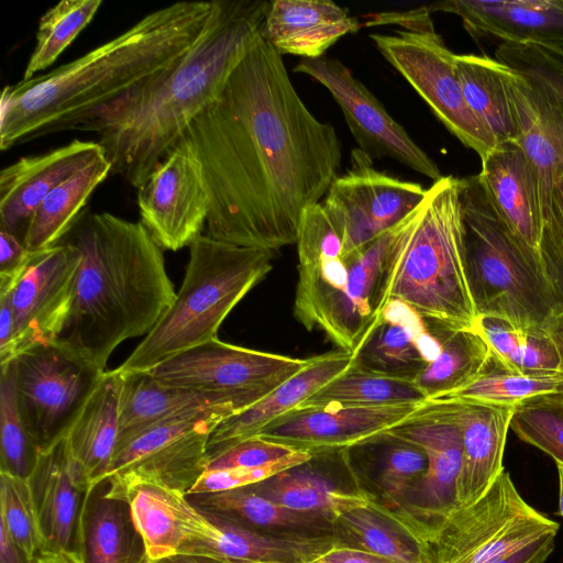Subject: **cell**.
Segmentation results:
<instances>
[{
    "label": "cell",
    "mask_w": 563,
    "mask_h": 563,
    "mask_svg": "<svg viewBox=\"0 0 563 563\" xmlns=\"http://www.w3.org/2000/svg\"><path fill=\"white\" fill-rule=\"evenodd\" d=\"M398 24L394 34H371L379 53L407 80L441 123L481 159L497 145L468 108L459 81L454 53L435 32L424 5L405 12L371 14L364 24Z\"/></svg>",
    "instance_id": "cell-9"
},
{
    "label": "cell",
    "mask_w": 563,
    "mask_h": 563,
    "mask_svg": "<svg viewBox=\"0 0 563 563\" xmlns=\"http://www.w3.org/2000/svg\"><path fill=\"white\" fill-rule=\"evenodd\" d=\"M307 362L308 358L252 350L217 338L148 372L167 385L224 395L241 411L298 373Z\"/></svg>",
    "instance_id": "cell-13"
},
{
    "label": "cell",
    "mask_w": 563,
    "mask_h": 563,
    "mask_svg": "<svg viewBox=\"0 0 563 563\" xmlns=\"http://www.w3.org/2000/svg\"><path fill=\"white\" fill-rule=\"evenodd\" d=\"M353 353L335 350L308 358L298 373L254 405L223 419L210 433L208 460L258 433L272 421L305 402L320 388L347 369Z\"/></svg>",
    "instance_id": "cell-27"
},
{
    "label": "cell",
    "mask_w": 563,
    "mask_h": 563,
    "mask_svg": "<svg viewBox=\"0 0 563 563\" xmlns=\"http://www.w3.org/2000/svg\"><path fill=\"white\" fill-rule=\"evenodd\" d=\"M16 404L40 451L64 438L104 371L57 341L11 361Z\"/></svg>",
    "instance_id": "cell-12"
},
{
    "label": "cell",
    "mask_w": 563,
    "mask_h": 563,
    "mask_svg": "<svg viewBox=\"0 0 563 563\" xmlns=\"http://www.w3.org/2000/svg\"><path fill=\"white\" fill-rule=\"evenodd\" d=\"M559 476V515L563 518V464L555 463Z\"/></svg>",
    "instance_id": "cell-61"
},
{
    "label": "cell",
    "mask_w": 563,
    "mask_h": 563,
    "mask_svg": "<svg viewBox=\"0 0 563 563\" xmlns=\"http://www.w3.org/2000/svg\"><path fill=\"white\" fill-rule=\"evenodd\" d=\"M150 561L179 555L192 539L206 537L211 522L187 495L156 485H141L128 497Z\"/></svg>",
    "instance_id": "cell-32"
},
{
    "label": "cell",
    "mask_w": 563,
    "mask_h": 563,
    "mask_svg": "<svg viewBox=\"0 0 563 563\" xmlns=\"http://www.w3.org/2000/svg\"><path fill=\"white\" fill-rule=\"evenodd\" d=\"M481 162L476 178L488 203L550 294L539 255L543 227L539 184L530 161L516 142H506L498 144Z\"/></svg>",
    "instance_id": "cell-19"
},
{
    "label": "cell",
    "mask_w": 563,
    "mask_h": 563,
    "mask_svg": "<svg viewBox=\"0 0 563 563\" xmlns=\"http://www.w3.org/2000/svg\"><path fill=\"white\" fill-rule=\"evenodd\" d=\"M150 563H224L219 560L211 558L199 556V555H175L157 561H150Z\"/></svg>",
    "instance_id": "cell-59"
},
{
    "label": "cell",
    "mask_w": 563,
    "mask_h": 563,
    "mask_svg": "<svg viewBox=\"0 0 563 563\" xmlns=\"http://www.w3.org/2000/svg\"><path fill=\"white\" fill-rule=\"evenodd\" d=\"M493 362L490 347L477 330L441 328L440 353L415 383L428 400L438 399L477 377Z\"/></svg>",
    "instance_id": "cell-39"
},
{
    "label": "cell",
    "mask_w": 563,
    "mask_h": 563,
    "mask_svg": "<svg viewBox=\"0 0 563 563\" xmlns=\"http://www.w3.org/2000/svg\"><path fill=\"white\" fill-rule=\"evenodd\" d=\"M307 451H298L296 454L277 463L257 468H227L207 470L191 487L187 495L217 493L252 485L269 478L287 468L299 465L311 457Z\"/></svg>",
    "instance_id": "cell-52"
},
{
    "label": "cell",
    "mask_w": 563,
    "mask_h": 563,
    "mask_svg": "<svg viewBox=\"0 0 563 563\" xmlns=\"http://www.w3.org/2000/svg\"><path fill=\"white\" fill-rule=\"evenodd\" d=\"M555 536H544L492 563H545L554 550Z\"/></svg>",
    "instance_id": "cell-55"
},
{
    "label": "cell",
    "mask_w": 563,
    "mask_h": 563,
    "mask_svg": "<svg viewBox=\"0 0 563 563\" xmlns=\"http://www.w3.org/2000/svg\"><path fill=\"white\" fill-rule=\"evenodd\" d=\"M440 401L448 404L462 433L457 510L476 503L503 473L506 439L516 406Z\"/></svg>",
    "instance_id": "cell-26"
},
{
    "label": "cell",
    "mask_w": 563,
    "mask_h": 563,
    "mask_svg": "<svg viewBox=\"0 0 563 563\" xmlns=\"http://www.w3.org/2000/svg\"><path fill=\"white\" fill-rule=\"evenodd\" d=\"M0 563H30L0 521Z\"/></svg>",
    "instance_id": "cell-57"
},
{
    "label": "cell",
    "mask_w": 563,
    "mask_h": 563,
    "mask_svg": "<svg viewBox=\"0 0 563 563\" xmlns=\"http://www.w3.org/2000/svg\"><path fill=\"white\" fill-rule=\"evenodd\" d=\"M0 521L29 562L48 551L27 479L0 472Z\"/></svg>",
    "instance_id": "cell-48"
},
{
    "label": "cell",
    "mask_w": 563,
    "mask_h": 563,
    "mask_svg": "<svg viewBox=\"0 0 563 563\" xmlns=\"http://www.w3.org/2000/svg\"><path fill=\"white\" fill-rule=\"evenodd\" d=\"M351 169L364 195L369 217L378 234L404 221L423 200L427 189L373 167L372 157L361 150L351 152Z\"/></svg>",
    "instance_id": "cell-40"
},
{
    "label": "cell",
    "mask_w": 563,
    "mask_h": 563,
    "mask_svg": "<svg viewBox=\"0 0 563 563\" xmlns=\"http://www.w3.org/2000/svg\"><path fill=\"white\" fill-rule=\"evenodd\" d=\"M312 563H400L366 551L333 547Z\"/></svg>",
    "instance_id": "cell-56"
},
{
    "label": "cell",
    "mask_w": 563,
    "mask_h": 563,
    "mask_svg": "<svg viewBox=\"0 0 563 563\" xmlns=\"http://www.w3.org/2000/svg\"><path fill=\"white\" fill-rule=\"evenodd\" d=\"M122 375L120 427L115 448L151 426L184 412L219 406H232L239 412L233 400L221 394L167 385L150 372Z\"/></svg>",
    "instance_id": "cell-34"
},
{
    "label": "cell",
    "mask_w": 563,
    "mask_h": 563,
    "mask_svg": "<svg viewBox=\"0 0 563 563\" xmlns=\"http://www.w3.org/2000/svg\"><path fill=\"white\" fill-rule=\"evenodd\" d=\"M351 468L371 503L396 516L428 470L424 450L390 431L346 449Z\"/></svg>",
    "instance_id": "cell-25"
},
{
    "label": "cell",
    "mask_w": 563,
    "mask_h": 563,
    "mask_svg": "<svg viewBox=\"0 0 563 563\" xmlns=\"http://www.w3.org/2000/svg\"><path fill=\"white\" fill-rule=\"evenodd\" d=\"M200 510L212 512L252 529L278 536L332 537L334 519L300 512L257 494L251 485L217 493L187 495Z\"/></svg>",
    "instance_id": "cell-35"
},
{
    "label": "cell",
    "mask_w": 563,
    "mask_h": 563,
    "mask_svg": "<svg viewBox=\"0 0 563 563\" xmlns=\"http://www.w3.org/2000/svg\"><path fill=\"white\" fill-rule=\"evenodd\" d=\"M332 539L334 547L366 551L400 563H434L427 542L371 501L339 515Z\"/></svg>",
    "instance_id": "cell-36"
},
{
    "label": "cell",
    "mask_w": 563,
    "mask_h": 563,
    "mask_svg": "<svg viewBox=\"0 0 563 563\" xmlns=\"http://www.w3.org/2000/svg\"><path fill=\"white\" fill-rule=\"evenodd\" d=\"M98 142L73 140L49 152L21 157L0 172V230L23 241L27 221L59 184L103 154Z\"/></svg>",
    "instance_id": "cell-24"
},
{
    "label": "cell",
    "mask_w": 563,
    "mask_h": 563,
    "mask_svg": "<svg viewBox=\"0 0 563 563\" xmlns=\"http://www.w3.org/2000/svg\"><path fill=\"white\" fill-rule=\"evenodd\" d=\"M275 253L201 234L189 246L186 273L174 301L118 369L122 374L148 372L217 339L231 310L272 271Z\"/></svg>",
    "instance_id": "cell-7"
},
{
    "label": "cell",
    "mask_w": 563,
    "mask_h": 563,
    "mask_svg": "<svg viewBox=\"0 0 563 563\" xmlns=\"http://www.w3.org/2000/svg\"><path fill=\"white\" fill-rule=\"evenodd\" d=\"M503 82L516 143L523 150L538 179L544 222L555 181L563 176V104L507 65Z\"/></svg>",
    "instance_id": "cell-20"
},
{
    "label": "cell",
    "mask_w": 563,
    "mask_h": 563,
    "mask_svg": "<svg viewBox=\"0 0 563 563\" xmlns=\"http://www.w3.org/2000/svg\"><path fill=\"white\" fill-rule=\"evenodd\" d=\"M476 330L496 363L509 372L560 371L558 353L543 329H517L505 321L479 318Z\"/></svg>",
    "instance_id": "cell-43"
},
{
    "label": "cell",
    "mask_w": 563,
    "mask_h": 563,
    "mask_svg": "<svg viewBox=\"0 0 563 563\" xmlns=\"http://www.w3.org/2000/svg\"><path fill=\"white\" fill-rule=\"evenodd\" d=\"M73 301L56 340L100 371L123 341L147 335L176 296L163 249L143 224L109 212L75 225Z\"/></svg>",
    "instance_id": "cell-4"
},
{
    "label": "cell",
    "mask_w": 563,
    "mask_h": 563,
    "mask_svg": "<svg viewBox=\"0 0 563 563\" xmlns=\"http://www.w3.org/2000/svg\"><path fill=\"white\" fill-rule=\"evenodd\" d=\"M79 262L80 252L70 241L32 252L12 291L16 355L58 339L70 311Z\"/></svg>",
    "instance_id": "cell-17"
},
{
    "label": "cell",
    "mask_w": 563,
    "mask_h": 563,
    "mask_svg": "<svg viewBox=\"0 0 563 563\" xmlns=\"http://www.w3.org/2000/svg\"><path fill=\"white\" fill-rule=\"evenodd\" d=\"M361 26L357 18L331 0H275L269 1L263 36L280 55L313 59Z\"/></svg>",
    "instance_id": "cell-30"
},
{
    "label": "cell",
    "mask_w": 563,
    "mask_h": 563,
    "mask_svg": "<svg viewBox=\"0 0 563 563\" xmlns=\"http://www.w3.org/2000/svg\"><path fill=\"white\" fill-rule=\"evenodd\" d=\"M424 8L460 16L475 40L527 43L563 37V0H449Z\"/></svg>",
    "instance_id": "cell-28"
},
{
    "label": "cell",
    "mask_w": 563,
    "mask_h": 563,
    "mask_svg": "<svg viewBox=\"0 0 563 563\" xmlns=\"http://www.w3.org/2000/svg\"><path fill=\"white\" fill-rule=\"evenodd\" d=\"M210 194L206 234L273 252L297 242L305 211L339 176L342 146L260 33L219 97L187 126Z\"/></svg>",
    "instance_id": "cell-1"
},
{
    "label": "cell",
    "mask_w": 563,
    "mask_h": 563,
    "mask_svg": "<svg viewBox=\"0 0 563 563\" xmlns=\"http://www.w3.org/2000/svg\"><path fill=\"white\" fill-rule=\"evenodd\" d=\"M221 0L180 1L152 11L85 55L1 95L0 148L76 130L119 98L175 66L209 30Z\"/></svg>",
    "instance_id": "cell-2"
},
{
    "label": "cell",
    "mask_w": 563,
    "mask_h": 563,
    "mask_svg": "<svg viewBox=\"0 0 563 563\" xmlns=\"http://www.w3.org/2000/svg\"><path fill=\"white\" fill-rule=\"evenodd\" d=\"M80 553L82 563H150L129 499L109 495L103 481L84 501Z\"/></svg>",
    "instance_id": "cell-33"
},
{
    "label": "cell",
    "mask_w": 563,
    "mask_h": 563,
    "mask_svg": "<svg viewBox=\"0 0 563 563\" xmlns=\"http://www.w3.org/2000/svg\"><path fill=\"white\" fill-rule=\"evenodd\" d=\"M427 400V396L412 380L397 379L361 371L351 364L347 369L302 404L389 406L423 404Z\"/></svg>",
    "instance_id": "cell-42"
},
{
    "label": "cell",
    "mask_w": 563,
    "mask_h": 563,
    "mask_svg": "<svg viewBox=\"0 0 563 563\" xmlns=\"http://www.w3.org/2000/svg\"><path fill=\"white\" fill-rule=\"evenodd\" d=\"M563 393V372L515 373L493 364L464 386L433 400L514 405L534 396Z\"/></svg>",
    "instance_id": "cell-41"
},
{
    "label": "cell",
    "mask_w": 563,
    "mask_h": 563,
    "mask_svg": "<svg viewBox=\"0 0 563 563\" xmlns=\"http://www.w3.org/2000/svg\"><path fill=\"white\" fill-rule=\"evenodd\" d=\"M533 43L542 44L545 47L554 51L555 53H558L560 56L563 57V37L549 40V41H544V42H533Z\"/></svg>",
    "instance_id": "cell-62"
},
{
    "label": "cell",
    "mask_w": 563,
    "mask_h": 563,
    "mask_svg": "<svg viewBox=\"0 0 563 563\" xmlns=\"http://www.w3.org/2000/svg\"><path fill=\"white\" fill-rule=\"evenodd\" d=\"M101 4V0H63L51 7L40 19L36 44L22 80L32 79L36 73L53 65L90 23Z\"/></svg>",
    "instance_id": "cell-44"
},
{
    "label": "cell",
    "mask_w": 563,
    "mask_h": 563,
    "mask_svg": "<svg viewBox=\"0 0 563 563\" xmlns=\"http://www.w3.org/2000/svg\"><path fill=\"white\" fill-rule=\"evenodd\" d=\"M510 429L519 440L563 464V393L543 394L518 404Z\"/></svg>",
    "instance_id": "cell-47"
},
{
    "label": "cell",
    "mask_w": 563,
    "mask_h": 563,
    "mask_svg": "<svg viewBox=\"0 0 563 563\" xmlns=\"http://www.w3.org/2000/svg\"><path fill=\"white\" fill-rule=\"evenodd\" d=\"M122 373L104 371L66 435V446L89 489L103 481L120 427Z\"/></svg>",
    "instance_id": "cell-31"
},
{
    "label": "cell",
    "mask_w": 563,
    "mask_h": 563,
    "mask_svg": "<svg viewBox=\"0 0 563 563\" xmlns=\"http://www.w3.org/2000/svg\"><path fill=\"white\" fill-rule=\"evenodd\" d=\"M421 405L301 404L268 423L258 435L310 453L347 449L400 424Z\"/></svg>",
    "instance_id": "cell-18"
},
{
    "label": "cell",
    "mask_w": 563,
    "mask_h": 563,
    "mask_svg": "<svg viewBox=\"0 0 563 563\" xmlns=\"http://www.w3.org/2000/svg\"><path fill=\"white\" fill-rule=\"evenodd\" d=\"M539 255L556 311L563 310V176L555 181L549 217L542 227Z\"/></svg>",
    "instance_id": "cell-50"
},
{
    "label": "cell",
    "mask_w": 563,
    "mask_h": 563,
    "mask_svg": "<svg viewBox=\"0 0 563 563\" xmlns=\"http://www.w3.org/2000/svg\"><path fill=\"white\" fill-rule=\"evenodd\" d=\"M322 207L343 241V252L357 250L379 234L375 230L361 184L350 168L329 187Z\"/></svg>",
    "instance_id": "cell-46"
},
{
    "label": "cell",
    "mask_w": 563,
    "mask_h": 563,
    "mask_svg": "<svg viewBox=\"0 0 563 563\" xmlns=\"http://www.w3.org/2000/svg\"><path fill=\"white\" fill-rule=\"evenodd\" d=\"M140 222L163 249L178 251L202 234L210 194L191 145L180 141L137 188Z\"/></svg>",
    "instance_id": "cell-15"
},
{
    "label": "cell",
    "mask_w": 563,
    "mask_h": 563,
    "mask_svg": "<svg viewBox=\"0 0 563 563\" xmlns=\"http://www.w3.org/2000/svg\"><path fill=\"white\" fill-rule=\"evenodd\" d=\"M543 331L553 343L560 361V371L563 372V310L554 312L545 322Z\"/></svg>",
    "instance_id": "cell-58"
},
{
    "label": "cell",
    "mask_w": 563,
    "mask_h": 563,
    "mask_svg": "<svg viewBox=\"0 0 563 563\" xmlns=\"http://www.w3.org/2000/svg\"><path fill=\"white\" fill-rule=\"evenodd\" d=\"M269 1L221 0L205 35L168 71L101 108L76 131L95 132L111 173L139 188L221 93L262 33Z\"/></svg>",
    "instance_id": "cell-3"
},
{
    "label": "cell",
    "mask_w": 563,
    "mask_h": 563,
    "mask_svg": "<svg viewBox=\"0 0 563 563\" xmlns=\"http://www.w3.org/2000/svg\"><path fill=\"white\" fill-rule=\"evenodd\" d=\"M300 450L261 435L242 440L208 460L207 470L257 468L283 461Z\"/></svg>",
    "instance_id": "cell-51"
},
{
    "label": "cell",
    "mask_w": 563,
    "mask_h": 563,
    "mask_svg": "<svg viewBox=\"0 0 563 563\" xmlns=\"http://www.w3.org/2000/svg\"><path fill=\"white\" fill-rule=\"evenodd\" d=\"M495 57L563 104V57L558 53L533 42L500 43Z\"/></svg>",
    "instance_id": "cell-49"
},
{
    "label": "cell",
    "mask_w": 563,
    "mask_h": 563,
    "mask_svg": "<svg viewBox=\"0 0 563 563\" xmlns=\"http://www.w3.org/2000/svg\"><path fill=\"white\" fill-rule=\"evenodd\" d=\"M471 290L479 317L543 329L555 305L525 252L488 203L476 176L460 178Z\"/></svg>",
    "instance_id": "cell-8"
},
{
    "label": "cell",
    "mask_w": 563,
    "mask_h": 563,
    "mask_svg": "<svg viewBox=\"0 0 563 563\" xmlns=\"http://www.w3.org/2000/svg\"><path fill=\"white\" fill-rule=\"evenodd\" d=\"M464 99L498 144L516 142L503 71L505 64L488 56L454 54Z\"/></svg>",
    "instance_id": "cell-38"
},
{
    "label": "cell",
    "mask_w": 563,
    "mask_h": 563,
    "mask_svg": "<svg viewBox=\"0 0 563 563\" xmlns=\"http://www.w3.org/2000/svg\"><path fill=\"white\" fill-rule=\"evenodd\" d=\"M111 173V163L101 154L55 187L31 214L23 243L30 252L53 247L77 224L93 190Z\"/></svg>",
    "instance_id": "cell-37"
},
{
    "label": "cell",
    "mask_w": 563,
    "mask_h": 563,
    "mask_svg": "<svg viewBox=\"0 0 563 563\" xmlns=\"http://www.w3.org/2000/svg\"><path fill=\"white\" fill-rule=\"evenodd\" d=\"M559 523L531 507L505 470L476 503L455 510L429 541L434 563H492Z\"/></svg>",
    "instance_id": "cell-11"
},
{
    "label": "cell",
    "mask_w": 563,
    "mask_h": 563,
    "mask_svg": "<svg viewBox=\"0 0 563 563\" xmlns=\"http://www.w3.org/2000/svg\"><path fill=\"white\" fill-rule=\"evenodd\" d=\"M311 454L308 461L251 487L280 506L332 519L369 503L351 468L346 449L314 451Z\"/></svg>",
    "instance_id": "cell-21"
},
{
    "label": "cell",
    "mask_w": 563,
    "mask_h": 563,
    "mask_svg": "<svg viewBox=\"0 0 563 563\" xmlns=\"http://www.w3.org/2000/svg\"><path fill=\"white\" fill-rule=\"evenodd\" d=\"M32 252L16 235L0 230V280L16 282L25 269Z\"/></svg>",
    "instance_id": "cell-53"
},
{
    "label": "cell",
    "mask_w": 563,
    "mask_h": 563,
    "mask_svg": "<svg viewBox=\"0 0 563 563\" xmlns=\"http://www.w3.org/2000/svg\"><path fill=\"white\" fill-rule=\"evenodd\" d=\"M405 222L343 252L342 236L322 203L309 207L296 242L295 318L309 331L321 330L339 350L353 353L391 300Z\"/></svg>",
    "instance_id": "cell-5"
},
{
    "label": "cell",
    "mask_w": 563,
    "mask_h": 563,
    "mask_svg": "<svg viewBox=\"0 0 563 563\" xmlns=\"http://www.w3.org/2000/svg\"><path fill=\"white\" fill-rule=\"evenodd\" d=\"M203 512L213 526L212 532L186 543L179 555L206 556L224 563H312L334 547L332 537L266 533L225 517Z\"/></svg>",
    "instance_id": "cell-29"
},
{
    "label": "cell",
    "mask_w": 563,
    "mask_h": 563,
    "mask_svg": "<svg viewBox=\"0 0 563 563\" xmlns=\"http://www.w3.org/2000/svg\"><path fill=\"white\" fill-rule=\"evenodd\" d=\"M40 449L20 413L12 362L0 374V472L27 479Z\"/></svg>",
    "instance_id": "cell-45"
},
{
    "label": "cell",
    "mask_w": 563,
    "mask_h": 563,
    "mask_svg": "<svg viewBox=\"0 0 563 563\" xmlns=\"http://www.w3.org/2000/svg\"><path fill=\"white\" fill-rule=\"evenodd\" d=\"M388 431L421 446L428 456L423 479L395 517L429 543L457 508L456 488L463 457L461 429L446 402L427 400Z\"/></svg>",
    "instance_id": "cell-14"
},
{
    "label": "cell",
    "mask_w": 563,
    "mask_h": 563,
    "mask_svg": "<svg viewBox=\"0 0 563 563\" xmlns=\"http://www.w3.org/2000/svg\"><path fill=\"white\" fill-rule=\"evenodd\" d=\"M235 412L232 406L184 412L117 446L103 478L108 494L126 498L137 486L156 485L187 495L207 471L210 433Z\"/></svg>",
    "instance_id": "cell-10"
},
{
    "label": "cell",
    "mask_w": 563,
    "mask_h": 563,
    "mask_svg": "<svg viewBox=\"0 0 563 563\" xmlns=\"http://www.w3.org/2000/svg\"><path fill=\"white\" fill-rule=\"evenodd\" d=\"M27 481L48 551L82 563L81 512L89 484L73 462L65 437L40 451Z\"/></svg>",
    "instance_id": "cell-22"
},
{
    "label": "cell",
    "mask_w": 563,
    "mask_h": 563,
    "mask_svg": "<svg viewBox=\"0 0 563 563\" xmlns=\"http://www.w3.org/2000/svg\"><path fill=\"white\" fill-rule=\"evenodd\" d=\"M294 70L329 90L360 148L371 157H390L433 181L442 177L435 162L342 62L324 56L301 59Z\"/></svg>",
    "instance_id": "cell-16"
},
{
    "label": "cell",
    "mask_w": 563,
    "mask_h": 563,
    "mask_svg": "<svg viewBox=\"0 0 563 563\" xmlns=\"http://www.w3.org/2000/svg\"><path fill=\"white\" fill-rule=\"evenodd\" d=\"M391 299L446 330H476L481 317L468 280L460 178L433 181L406 218Z\"/></svg>",
    "instance_id": "cell-6"
},
{
    "label": "cell",
    "mask_w": 563,
    "mask_h": 563,
    "mask_svg": "<svg viewBox=\"0 0 563 563\" xmlns=\"http://www.w3.org/2000/svg\"><path fill=\"white\" fill-rule=\"evenodd\" d=\"M441 327L391 299L353 352L352 366L386 377L412 380L438 356Z\"/></svg>",
    "instance_id": "cell-23"
},
{
    "label": "cell",
    "mask_w": 563,
    "mask_h": 563,
    "mask_svg": "<svg viewBox=\"0 0 563 563\" xmlns=\"http://www.w3.org/2000/svg\"><path fill=\"white\" fill-rule=\"evenodd\" d=\"M14 282H0V366L16 356L13 335L12 291Z\"/></svg>",
    "instance_id": "cell-54"
},
{
    "label": "cell",
    "mask_w": 563,
    "mask_h": 563,
    "mask_svg": "<svg viewBox=\"0 0 563 563\" xmlns=\"http://www.w3.org/2000/svg\"><path fill=\"white\" fill-rule=\"evenodd\" d=\"M30 563H80L73 558H69L65 554L45 551L38 554L35 559L30 561Z\"/></svg>",
    "instance_id": "cell-60"
}]
</instances>
